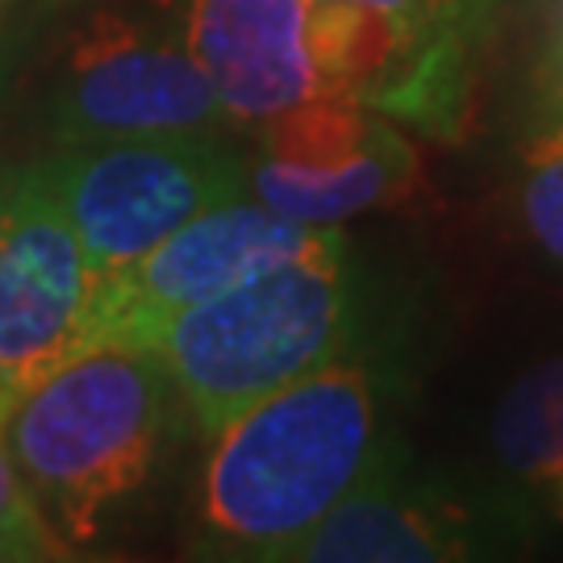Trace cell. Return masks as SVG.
Segmentation results:
<instances>
[{
    "label": "cell",
    "mask_w": 563,
    "mask_h": 563,
    "mask_svg": "<svg viewBox=\"0 0 563 563\" xmlns=\"http://www.w3.org/2000/svg\"><path fill=\"white\" fill-rule=\"evenodd\" d=\"M518 218L563 267V76H547L518 139Z\"/></svg>",
    "instance_id": "obj_12"
},
{
    "label": "cell",
    "mask_w": 563,
    "mask_h": 563,
    "mask_svg": "<svg viewBox=\"0 0 563 563\" xmlns=\"http://www.w3.org/2000/svg\"><path fill=\"white\" fill-rule=\"evenodd\" d=\"M80 239L34 167L0 176V422L25 388L92 346Z\"/></svg>",
    "instance_id": "obj_8"
},
{
    "label": "cell",
    "mask_w": 563,
    "mask_h": 563,
    "mask_svg": "<svg viewBox=\"0 0 563 563\" xmlns=\"http://www.w3.org/2000/svg\"><path fill=\"white\" fill-rule=\"evenodd\" d=\"M51 142L225 134L234 121L176 18L92 13L67 38L42 101Z\"/></svg>",
    "instance_id": "obj_5"
},
{
    "label": "cell",
    "mask_w": 563,
    "mask_h": 563,
    "mask_svg": "<svg viewBox=\"0 0 563 563\" xmlns=\"http://www.w3.org/2000/svg\"><path fill=\"white\" fill-rule=\"evenodd\" d=\"M71 547L51 518L34 501L30 484L21 481L18 463L0 439V563H42V560H67Z\"/></svg>",
    "instance_id": "obj_13"
},
{
    "label": "cell",
    "mask_w": 563,
    "mask_h": 563,
    "mask_svg": "<svg viewBox=\"0 0 563 563\" xmlns=\"http://www.w3.org/2000/svg\"><path fill=\"white\" fill-rule=\"evenodd\" d=\"M372 342V280L339 234L176 313L146 346L167 363L184 418L213 439L284 384Z\"/></svg>",
    "instance_id": "obj_2"
},
{
    "label": "cell",
    "mask_w": 563,
    "mask_h": 563,
    "mask_svg": "<svg viewBox=\"0 0 563 563\" xmlns=\"http://www.w3.org/2000/svg\"><path fill=\"white\" fill-rule=\"evenodd\" d=\"M488 446L509 484L539 488L563 472V355L534 363L505 388L488 422Z\"/></svg>",
    "instance_id": "obj_11"
},
{
    "label": "cell",
    "mask_w": 563,
    "mask_h": 563,
    "mask_svg": "<svg viewBox=\"0 0 563 563\" xmlns=\"http://www.w3.org/2000/svg\"><path fill=\"white\" fill-rule=\"evenodd\" d=\"M176 21L234 125L334 101V0H180Z\"/></svg>",
    "instance_id": "obj_10"
},
{
    "label": "cell",
    "mask_w": 563,
    "mask_h": 563,
    "mask_svg": "<svg viewBox=\"0 0 563 563\" xmlns=\"http://www.w3.org/2000/svg\"><path fill=\"white\" fill-rule=\"evenodd\" d=\"M346 4L376 9L430 34H455L472 42L484 38V25L493 18V0H346Z\"/></svg>",
    "instance_id": "obj_14"
},
{
    "label": "cell",
    "mask_w": 563,
    "mask_h": 563,
    "mask_svg": "<svg viewBox=\"0 0 563 563\" xmlns=\"http://www.w3.org/2000/svg\"><path fill=\"white\" fill-rule=\"evenodd\" d=\"M339 225L284 218L255 197L218 205L180 225L155 251L121 267L92 288V342L146 346L163 322L284 260L339 239Z\"/></svg>",
    "instance_id": "obj_9"
},
{
    "label": "cell",
    "mask_w": 563,
    "mask_h": 563,
    "mask_svg": "<svg viewBox=\"0 0 563 563\" xmlns=\"http://www.w3.org/2000/svg\"><path fill=\"white\" fill-rule=\"evenodd\" d=\"M534 543L518 484L451 481L422 472L401 443L360 488L292 547L288 563H455L505 560Z\"/></svg>",
    "instance_id": "obj_6"
},
{
    "label": "cell",
    "mask_w": 563,
    "mask_h": 563,
    "mask_svg": "<svg viewBox=\"0 0 563 563\" xmlns=\"http://www.w3.org/2000/svg\"><path fill=\"white\" fill-rule=\"evenodd\" d=\"M59 4H76V0H59Z\"/></svg>",
    "instance_id": "obj_17"
},
{
    "label": "cell",
    "mask_w": 563,
    "mask_h": 563,
    "mask_svg": "<svg viewBox=\"0 0 563 563\" xmlns=\"http://www.w3.org/2000/svg\"><path fill=\"white\" fill-rule=\"evenodd\" d=\"M104 280L209 209L251 197L246 146L225 134L51 142L30 163Z\"/></svg>",
    "instance_id": "obj_4"
},
{
    "label": "cell",
    "mask_w": 563,
    "mask_h": 563,
    "mask_svg": "<svg viewBox=\"0 0 563 563\" xmlns=\"http://www.w3.org/2000/svg\"><path fill=\"white\" fill-rule=\"evenodd\" d=\"M246 130L251 197L297 222L342 225L405 205L422 184L413 142L372 104L309 101Z\"/></svg>",
    "instance_id": "obj_7"
},
{
    "label": "cell",
    "mask_w": 563,
    "mask_h": 563,
    "mask_svg": "<svg viewBox=\"0 0 563 563\" xmlns=\"http://www.w3.org/2000/svg\"><path fill=\"white\" fill-rule=\"evenodd\" d=\"M547 488H551V514H555V518H563V472L547 484Z\"/></svg>",
    "instance_id": "obj_15"
},
{
    "label": "cell",
    "mask_w": 563,
    "mask_h": 563,
    "mask_svg": "<svg viewBox=\"0 0 563 563\" xmlns=\"http://www.w3.org/2000/svg\"><path fill=\"white\" fill-rule=\"evenodd\" d=\"M172 397L155 346L92 342L9 405L0 439L67 547L104 539L109 514L151 484Z\"/></svg>",
    "instance_id": "obj_3"
},
{
    "label": "cell",
    "mask_w": 563,
    "mask_h": 563,
    "mask_svg": "<svg viewBox=\"0 0 563 563\" xmlns=\"http://www.w3.org/2000/svg\"><path fill=\"white\" fill-rule=\"evenodd\" d=\"M13 4H18V0H0V34H4V25H9V13H13Z\"/></svg>",
    "instance_id": "obj_16"
},
{
    "label": "cell",
    "mask_w": 563,
    "mask_h": 563,
    "mask_svg": "<svg viewBox=\"0 0 563 563\" xmlns=\"http://www.w3.org/2000/svg\"><path fill=\"white\" fill-rule=\"evenodd\" d=\"M405 380L397 342L380 351L372 342L222 426L197 484V547L288 563L292 547L397 446L393 401Z\"/></svg>",
    "instance_id": "obj_1"
}]
</instances>
